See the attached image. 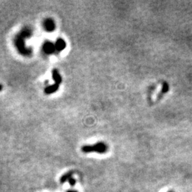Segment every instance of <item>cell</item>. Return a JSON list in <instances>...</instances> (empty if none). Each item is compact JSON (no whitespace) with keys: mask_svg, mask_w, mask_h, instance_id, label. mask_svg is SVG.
Instances as JSON below:
<instances>
[{"mask_svg":"<svg viewBox=\"0 0 192 192\" xmlns=\"http://www.w3.org/2000/svg\"><path fill=\"white\" fill-rule=\"evenodd\" d=\"M2 89H3V86L1 85V84H0V91H2Z\"/></svg>","mask_w":192,"mask_h":192,"instance_id":"cell-10","label":"cell"},{"mask_svg":"<svg viewBox=\"0 0 192 192\" xmlns=\"http://www.w3.org/2000/svg\"><path fill=\"white\" fill-rule=\"evenodd\" d=\"M54 44H55V50L58 52L62 51L64 50V49H66V41L61 38L58 39Z\"/></svg>","mask_w":192,"mask_h":192,"instance_id":"cell-5","label":"cell"},{"mask_svg":"<svg viewBox=\"0 0 192 192\" xmlns=\"http://www.w3.org/2000/svg\"><path fill=\"white\" fill-rule=\"evenodd\" d=\"M168 192H174V191H168Z\"/></svg>","mask_w":192,"mask_h":192,"instance_id":"cell-12","label":"cell"},{"mask_svg":"<svg viewBox=\"0 0 192 192\" xmlns=\"http://www.w3.org/2000/svg\"><path fill=\"white\" fill-rule=\"evenodd\" d=\"M59 84H53V85H51L49 86H47L46 88H45L44 89V93L47 95H51V94H53L54 93L56 92L57 91L59 88Z\"/></svg>","mask_w":192,"mask_h":192,"instance_id":"cell-6","label":"cell"},{"mask_svg":"<svg viewBox=\"0 0 192 192\" xmlns=\"http://www.w3.org/2000/svg\"><path fill=\"white\" fill-rule=\"evenodd\" d=\"M43 26L44 29L48 32H52L55 30V22L52 19H46L43 22Z\"/></svg>","mask_w":192,"mask_h":192,"instance_id":"cell-4","label":"cell"},{"mask_svg":"<svg viewBox=\"0 0 192 192\" xmlns=\"http://www.w3.org/2000/svg\"><path fill=\"white\" fill-rule=\"evenodd\" d=\"M32 35V30L28 27L24 28L14 39V44L18 51L22 55L25 56L31 55L32 51L31 49L26 47L25 45L26 39L29 38Z\"/></svg>","mask_w":192,"mask_h":192,"instance_id":"cell-1","label":"cell"},{"mask_svg":"<svg viewBox=\"0 0 192 192\" xmlns=\"http://www.w3.org/2000/svg\"><path fill=\"white\" fill-rule=\"evenodd\" d=\"M52 78H53V80L55 81V83L56 84H61L62 82V77L60 75L59 72L56 69H53L52 70Z\"/></svg>","mask_w":192,"mask_h":192,"instance_id":"cell-7","label":"cell"},{"mask_svg":"<svg viewBox=\"0 0 192 192\" xmlns=\"http://www.w3.org/2000/svg\"><path fill=\"white\" fill-rule=\"evenodd\" d=\"M69 184H70V185H72V186H73L75 184H76V180L74 179V178H70V179H69Z\"/></svg>","mask_w":192,"mask_h":192,"instance_id":"cell-9","label":"cell"},{"mask_svg":"<svg viewBox=\"0 0 192 192\" xmlns=\"http://www.w3.org/2000/svg\"><path fill=\"white\" fill-rule=\"evenodd\" d=\"M108 150V146L103 142H99L94 145H85L82 147V151L84 153L96 152L98 154H105Z\"/></svg>","mask_w":192,"mask_h":192,"instance_id":"cell-2","label":"cell"},{"mask_svg":"<svg viewBox=\"0 0 192 192\" xmlns=\"http://www.w3.org/2000/svg\"><path fill=\"white\" fill-rule=\"evenodd\" d=\"M42 49H43V51L47 55L53 54V53H55V51H56L55 50V44H53V43L51 41L45 42V43H43Z\"/></svg>","mask_w":192,"mask_h":192,"instance_id":"cell-3","label":"cell"},{"mask_svg":"<svg viewBox=\"0 0 192 192\" xmlns=\"http://www.w3.org/2000/svg\"><path fill=\"white\" fill-rule=\"evenodd\" d=\"M68 192H78V191H69Z\"/></svg>","mask_w":192,"mask_h":192,"instance_id":"cell-11","label":"cell"},{"mask_svg":"<svg viewBox=\"0 0 192 192\" xmlns=\"http://www.w3.org/2000/svg\"><path fill=\"white\" fill-rule=\"evenodd\" d=\"M71 176H72V173H70V172L68 174H65L64 176H63V177L61 178V183L65 182V181H67V180H68L69 181V179L71 178Z\"/></svg>","mask_w":192,"mask_h":192,"instance_id":"cell-8","label":"cell"}]
</instances>
